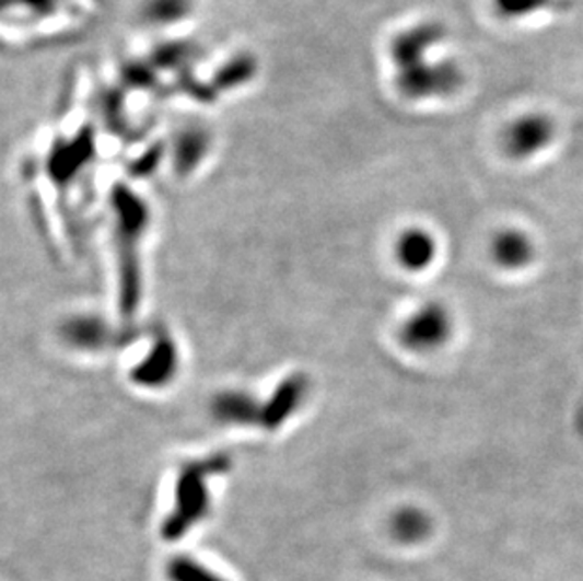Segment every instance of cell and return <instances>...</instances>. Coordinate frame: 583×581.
Segmentation results:
<instances>
[{
  "instance_id": "obj_7",
  "label": "cell",
  "mask_w": 583,
  "mask_h": 581,
  "mask_svg": "<svg viewBox=\"0 0 583 581\" xmlns=\"http://www.w3.org/2000/svg\"><path fill=\"white\" fill-rule=\"evenodd\" d=\"M392 528L398 541L405 544H416V542L425 541L433 528V521L419 508H403L395 513Z\"/></svg>"
},
{
  "instance_id": "obj_2",
  "label": "cell",
  "mask_w": 583,
  "mask_h": 581,
  "mask_svg": "<svg viewBox=\"0 0 583 581\" xmlns=\"http://www.w3.org/2000/svg\"><path fill=\"white\" fill-rule=\"evenodd\" d=\"M556 137L553 117L544 112H527L514 117L502 130V150L514 161H527L548 150Z\"/></svg>"
},
{
  "instance_id": "obj_1",
  "label": "cell",
  "mask_w": 583,
  "mask_h": 581,
  "mask_svg": "<svg viewBox=\"0 0 583 581\" xmlns=\"http://www.w3.org/2000/svg\"><path fill=\"white\" fill-rule=\"evenodd\" d=\"M398 93L408 101H429L452 96L465 85V72L452 59L419 62L395 72Z\"/></svg>"
},
{
  "instance_id": "obj_4",
  "label": "cell",
  "mask_w": 583,
  "mask_h": 581,
  "mask_svg": "<svg viewBox=\"0 0 583 581\" xmlns=\"http://www.w3.org/2000/svg\"><path fill=\"white\" fill-rule=\"evenodd\" d=\"M446 38V27L440 21H419L412 27L403 28L389 44L395 70L408 69L427 61L429 54Z\"/></svg>"
},
{
  "instance_id": "obj_5",
  "label": "cell",
  "mask_w": 583,
  "mask_h": 581,
  "mask_svg": "<svg viewBox=\"0 0 583 581\" xmlns=\"http://www.w3.org/2000/svg\"><path fill=\"white\" fill-rule=\"evenodd\" d=\"M395 254L400 267L406 268L408 272H423L436 259L439 244L427 229L410 226L398 236Z\"/></svg>"
},
{
  "instance_id": "obj_8",
  "label": "cell",
  "mask_w": 583,
  "mask_h": 581,
  "mask_svg": "<svg viewBox=\"0 0 583 581\" xmlns=\"http://www.w3.org/2000/svg\"><path fill=\"white\" fill-rule=\"evenodd\" d=\"M493 7L501 18L523 20L549 8L559 7V0H493Z\"/></svg>"
},
{
  "instance_id": "obj_6",
  "label": "cell",
  "mask_w": 583,
  "mask_h": 581,
  "mask_svg": "<svg viewBox=\"0 0 583 581\" xmlns=\"http://www.w3.org/2000/svg\"><path fill=\"white\" fill-rule=\"evenodd\" d=\"M535 244L528 234L517 229H504L499 234H494L491 242V255L494 263L506 270H522L528 267L530 260L535 259Z\"/></svg>"
},
{
  "instance_id": "obj_9",
  "label": "cell",
  "mask_w": 583,
  "mask_h": 581,
  "mask_svg": "<svg viewBox=\"0 0 583 581\" xmlns=\"http://www.w3.org/2000/svg\"><path fill=\"white\" fill-rule=\"evenodd\" d=\"M168 574L172 581H225L220 576L213 574L212 570H208L200 562L191 561V559L172 561Z\"/></svg>"
},
{
  "instance_id": "obj_3",
  "label": "cell",
  "mask_w": 583,
  "mask_h": 581,
  "mask_svg": "<svg viewBox=\"0 0 583 581\" xmlns=\"http://www.w3.org/2000/svg\"><path fill=\"white\" fill-rule=\"evenodd\" d=\"M452 335V312L442 302H427L403 323L398 338L405 348L427 353L442 348Z\"/></svg>"
}]
</instances>
